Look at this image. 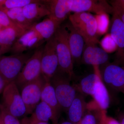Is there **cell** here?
I'll list each match as a JSON object with an SVG mask.
<instances>
[{
  "mask_svg": "<svg viewBox=\"0 0 124 124\" xmlns=\"http://www.w3.org/2000/svg\"><path fill=\"white\" fill-rule=\"evenodd\" d=\"M103 79L111 88L124 94V68L115 64H110L105 68Z\"/></svg>",
  "mask_w": 124,
  "mask_h": 124,
  "instance_id": "12",
  "label": "cell"
},
{
  "mask_svg": "<svg viewBox=\"0 0 124 124\" xmlns=\"http://www.w3.org/2000/svg\"><path fill=\"white\" fill-rule=\"evenodd\" d=\"M101 121L103 124H121L120 122L112 117L107 116L106 112L101 113Z\"/></svg>",
  "mask_w": 124,
  "mask_h": 124,
  "instance_id": "31",
  "label": "cell"
},
{
  "mask_svg": "<svg viewBox=\"0 0 124 124\" xmlns=\"http://www.w3.org/2000/svg\"><path fill=\"white\" fill-rule=\"evenodd\" d=\"M72 77L58 68L50 81L62 111L66 112L77 94L75 87L70 84Z\"/></svg>",
  "mask_w": 124,
  "mask_h": 124,
  "instance_id": "1",
  "label": "cell"
},
{
  "mask_svg": "<svg viewBox=\"0 0 124 124\" xmlns=\"http://www.w3.org/2000/svg\"><path fill=\"white\" fill-rule=\"evenodd\" d=\"M86 107L83 96L77 94L67 112L69 121L73 124H79L83 117Z\"/></svg>",
  "mask_w": 124,
  "mask_h": 124,
  "instance_id": "19",
  "label": "cell"
},
{
  "mask_svg": "<svg viewBox=\"0 0 124 124\" xmlns=\"http://www.w3.org/2000/svg\"><path fill=\"white\" fill-rule=\"evenodd\" d=\"M69 18V22L82 36L85 42H99L95 16L88 12H81L72 14Z\"/></svg>",
  "mask_w": 124,
  "mask_h": 124,
  "instance_id": "3",
  "label": "cell"
},
{
  "mask_svg": "<svg viewBox=\"0 0 124 124\" xmlns=\"http://www.w3.org/2000/svg\"><path fill=\"white\" fill-rule=\"evenodd\" d=\"M61 124H73V123H72L70 121H65V122H63Z\"/></svg>",
  "mask_w": 124,
  "mask_h": 124,
  "instance_id": "34",
  "label": "cell"
},
{
  "mask_svg": "<svg viewBox=\"0 0 124 124\" xmlns=\"http://www.w3.org/2000/svg\"><path fill=\"white\" fill-rule=\"evenodd\" d=\"M1 117L4 124H21L18 118L12 115L1 106Z\"/></svg>",
  "mask_w": 124,
  "mask_h": 124,
  "instance_id": "28",
  "label": "cell"
},
{
  "mask_svg": "<svg viewBox=\"0 0 124 124\" xmlns=\"http://www.w3.org/2000/svg\"><path fill=\"white\" fill-rule=\"evenodd\" d=\"M3 28H4L2 27V26H1L0 25V30Z\"/></svg>",
  "mask_w": 124,
  "mask_h": 124,
  "instance_id": "38",
  "label": "cell"
},
{
  "mask_svg": "<svg viewBox=\"0 0 124 124\" xmlns=\"http://www.w3.org/2000/svg\"><path fill=\"white\" fill-rule=\"evenodd\" d=\"M0 124H4L3 121H2V118H1V114L0 116Z\"/></svg>",
  "mask_w": 124,
  "mask_h": 124,
  "instance_id": "36",
  "label": "cell"
},
{
  "mask_svg": "<svg viewBox=\"0 0 124 124\" xmlns=\"http://www.w3.org/2000/svg\"><path fill=\"white\" fill-rule=\"evenodd\" d=\"M102 48L107 53H111L117 50L116 44L110 34H108L103 38L101 42Z\"/></svg>",
  "mask_w": 124,
  "mask_h": 124,
  "instance_id": "26",
  "label": "cell"
},
{
  "mask_svg": "<svg viewBox=\"0 0 124 124\" xmlns=\"http://www.w3.org/2000/svg\"><path fill=\"white\" fill-rule=\"evenodd\" d=\"M58 59V69L72 77L73 62L68 42V32L66 25L61 24L54 34Z\"/></svg>",
  "mask_w": 124,
  "mask_h": 124,
  "instance_id": "2",
  "label": "cell"
},
{
  "mask_svg": "<svg viewBox=\"0 0 124 124\" xmlns=\"http://www.w3.org/2000/svg\"><path fill=\"white\" fill-rule=\"evenodd\" d=\"M1 55H1V54L0 50V56H1Z\"/></svg>",
  "mask_w": 124,
  "mask_h": 124,
  "instance_id": "39",
  "label": "cell"
},
{
  "mask_svg": "<svg viewBox=\"0 0 124 124\" xmlns=\"http://www.w3.org/2000/svg\"><path fill=\"white\" fill-rule=\"evenodd\" d=\"M37 0H0V10H6L16 8H23Z\"/></svg>",
  "mask_w": 124,
  "mask_h": 124,
  "instance_id": "24",
  "label": "cell"
},
{
  "mask_svg": "<svg viewBox=\"0 0 124 124\" xmlns=\"http://www.w3.org/2000/svg\"><path fill=\"white\" fill-rule=\"evenodd\" d=\"M112 15L110 34L117 46V57L124 61V24L115 12Z\"/></svg>",
  "mask_w": 124,
  "mask_h": 124,
  "instance_id": "14",
  "label": "cell"
},
{
  "mask_svg": "<svg viewBox=\"0 0 124 124\" xmlns=\"http://www.w3.org/2000/svg\"><path fill=\"white\" fill-rule=\"evenodd\" d=\"M46 81L42 75L23 86L20 94L26 109L27 116L31 115L41 101L42 90Z\"/></svg>",
  "mask_w": 124,
  "mask_h": 124,
  "instance_id": "7",
  "label": "cell"
},
{
  "mask_svg": "<svg viewBox=\"0 0 124 124\" xmlns=\"http://www.w3.org/2000/svg\"><path fill=\"white\" fill-rule=\"evenodd\" d=\"M2 11L6 13L14 23L25 32L30 30L33 24L29 22L24 17L23 8H16Z\"/></svg>",
  "mask_w": 124,
  "mask_h": 124,
  "instance_id": "23",
  "label": "cell"
},
{
  "mask_svg": "<svg viewBox=\"0 0 124 124\" xmlns=\"http://www.w3.org/2000/svg\"><path fill=\"white\" fill-rule=\"evenodd\" d=\"M41 101L50 107L55 115L59 119L62 111L55 91L50 82H46L42 90Z\"/></svg>",
  "mask_w": 124,
  "mask_h": 124,
  "instance_id": "20",
  "label": "cell"
},
{
  "mask_svg": "<svg viewBox=\"0 0 124 124\" xmlns=\"http://www.w3.org/2000/svg\"><path fill=\"white\" fill-rule=\"evenodd\" d=\"M58 67V59L54 35L46 41L41 57V75L46 82H50Z\"/></svg>",
  "mask_w": 124,
  "mask_h": 124,
  "instance_id": "8",
  "label": "cell"
},
{
  "mask_svg": "<svg viewBox=\"0 0 124 124\" xmlns=\"http://www.w3.org/2000/svg\"><path fill=\"white\" fill-rule=\"evenodd\" d=\"M1 114V103H0V116Z\"/></svg>",
  "mask_w": 124,
  "mask_h": 124,
  "instance_id": "37",
  "label": "cell"
},
{
  "mask_svg": "<svg viewBox=\"0 0 124 124\" xmlns=\"http://www.w3.org/2000/svg\"><path fill=\"white\" fill-rule=\"evenodd\" d=\"M0 25L3 28L11 27L24 31L14 23L6 13L1 10H0Z\"/></svg>",
  "mask_w": 124,
  "mask_h": 124,
  "instance_id": "29",
  "label": "cell"
},
{
  "mask_svg": "<svg viewBox=\"0 0 124 124\" xmlns=\"http://www.w3.org/2000/svg\"><path fill=\"white\" fill-rule=\"evenodd\" d=\"M25 32L11 27L1 29L0 31V50L1 55L10 51L16 40Z\"/></svg>",
  "mask_w": 124,
  "mask_h": 124,
  "instance_id": "16",
  "label": "cell"
},
{
  "mask_svg": "<svg viewBox=\"0 0 124 124\" xmlns=\"http://www.w3.org/2000/svg\"><path fill=\"white\" fill-rule=\"evenodd\" d=\"M78 124H98L96 117L93 115L88 114L83 116Z\"/></svg>",
  "mask_w": 124,
  "mask_h": 124,
  "instance_id": "30",
  "label": "cell"
},
{
  "mask_svg": "<svg viewBox=\"0 0 124 124\" xmlns=\"http://www.w3.org/2000/svg\"><path fill=\"white\" fill-rule=\"evenodd\" d=\"M121 124H124V116H122L120 118V122Z\"/></svg>",
  "mask_w": 124,
  "mask_h": 124,
  "instance_id": "33",
  "label": "cell"
},
{
  "mask_svg": "<svg viewBox=\"0 0 124 124\" xmlns=\"http://www.w3.org/2000/svg\"><path fill=\"white\" fill-rule=\"evenodd\" d=\"M113 11L117 14L124 24V0L111 1Z\"/></svg>",
  "mask_w": 124,
  "mask_h": 124,
  "instance_id": "27",
  "label": "cell"
},
{
  "mask_svg": "<svg viewBox=\"0 0 124 124\" xmlns=\"http://www.w3.org/2000/svg\"><path fill=\"white\" fill-rule=\"evenodd\" d=\"M23 11L27 20L32 24L50 15L48 7L44 0H37L27 5L23 8Z\"/></svg>",
  "mask_w": 124,
  "mask_h": 124,
  "instance_id": "15",
  "label": "cell"
},
{
  "mask_svg": "<svg viewBox=\"0 0 124 124\" xmlns=\"http://www.w3.org/2000/svg\"><path fill=\"white\" fill-rule=\"evenodd\" d=\"M62 23L51 18L45 19L40 22L36 23L31 29L46 41L54 35L57 29Z\"/></svg>",
  "mask_w": 124,
  "mask_h": 124,
  "instance_id": "17",
  "label": "cell"
},
{
  "mask_svg": "<svg viewBox=\"0 0 124 124\" xmlns=\"http://www.w3.org/2000/svg\"><path fill=\"white\" fill-rule=\"evenodd\" d=\"M29 116H24L21 124H35L40 122L51 121L53 124H57L59 119L55 115L51 108L44 102L41 101L37 105Z\"/></svg>",
  "mask_w": 124,
  "mask_h": 124,
  "instance_id": "10",
  "label": "cell"
},
{
  "mask_svg": "<svg viewBox=\"0 0 124 124\" xmlns=\"http://www.w3.org/2000/svg\"><path fill=\"white\" fill-rule=\"evenodd\" d=\"M45 41L35 32L30 29L16 40L10 51L13 54L23 53L27 50L37 48Z\"/></svg>",
  "mask_w": 124,
  "mask_h": 124,
  "instance_id": "9",
  "label": "cell"
},
{
  "mask_svg": "<svg viewBox=\"0 0 124 124\" xmlns=\"http://www.w3.org/2000/svg\"><path fill=\"white\" fill-rule=\"evenodd\" d=\"M49 10V17L62 23L70 14L67 7L66 0H44Z\"/></svg>",
  "mask_w": 124,
  "mask_h": 124,
  "instance_id": "18",
  "label": "cell"
},
{
  "mask_svg": "<svg viewBox=\"0 0 124 124\" xmlns=\"http://www.w3.org/2000/svg\"><path fill=\"white\" fill-rule=\"evenodd\" d=\"M2 94L1 104L9 113L18 118L27 116L26 107L14 81L6 86Z\"/></svg>",
  "mask_w": 124,
  "mask_h": 124,
  "instance_id": "5",
  "label": "cell"
},
{
  "mask_svg": "<svg viewBox=\"0 0 124 124\" xmlns=\"http://www.w3.org/2000/svg\"><path fill=\"white\" fill-rule=\"evenodd\" d=\"M98 66H94L95 72L83 78L78 85V89L82 93L92 95L98 83L102 79L98 69Z\"/></svg>",
  "mask_w": 124,
  "mask_h": 124,
  "instance_id": "22",
  "label": "cell"
},
{
  "mask_svg": "<svg viewBox=\"0 0 124 124\" xmlns=\"http://www.w3.org/2000/svg\"><path fill=\"white\" fill-rule=\"evenodd\" d=\"M44 46L36 49L23 67L15 82L19 89L41 75V60Z\"/></svg>",
  "mask_w": 124,
  "mask_h": 124,
  "instance_id": "6",
  "label": "cell"
},
{
  "mask_svg": "<svg viewBox=\"0 0 124 124\" xmlns=\"http://www.w3.org/2000/svg\"><path fill=\"white\" fill-rule=\"evenodd\" d=\"M65 25L68 31V42L73 62H78L81 59L85 44L84 40L69 21Z\"/></svg>",
  "mask_w": 124,
  "mask_h": 124,
  "instance_id": "13",
  "label": "cell"
},
{
  "mask_svg": "<svg viewBox=\"0 0 124 124\" xmlns=\"http://www.w3.org/2000/svg\"><path fill=\"white\" fill-rule=\"evenodd\" d=\"M32 54L31 52L0 56V75L8 84L15 81Z\"/></svg>",
  "mask_w": 124,
  "mask_h": 124,
  "instance_id": "4",
  "label": "cell"
},
{
  "mask_svg": "<svg viewBox=\"0 0 124 124\" xmlns=\"http://www.w3.org/2000/svg\"><path fill=\"white\" fill-rule=\"evenodd\" d=\"M95 17L97 21L98 35H103L108 29L109 18L108 14L96 15Z\"/></svg>",
  "mask_w": 124,
  "mask_h": 124,
  "instance_id": "25",
  "label": "cell"
},
{
  "mask_svg": "<svg viewBox=\"0 0 124 124\" xmlns=\"http://www.w3.org/2000/svg\"><path fill=\"white\" fill-rule=\"evenodd\" d=\"M97 44L93 42H85L81 59L85 64L98 66L108 61V54Z\"/></svg>",
  "mask_w": 124,
  "mask_h": 124,
  "instance_id": "11",
  "label": "cell"
},
{
  "mask_svg": "<svg viewBox=\"0 0 124 124\" xmlns=\"http://www.w3.org/2000/svg\"><path fill=\"white\" fill-rule=\"evenodd\" d=\"M35 124H50L48 122H40Z\"/></svg>",
  "mask_w": 124,
  "mask_h": 124,
  "instance_id": "35",
  "label": "cell"
},
{
  "mask_svg": "<svg viewBox=\"0 0 124 124\" xmlns=\"http://www.w3.org/2000/svg\"><path fill=\"white\" fill-rule=\"evenodd\" d=\"M8 84L0 75V94H2L6 86Z\"/></svg>",
  "mask_w": 124,
  "mask_h": 124,
  "instance_id": "32",
  "label": "cell"
},
{
  "mask_svg": "<svg viewBox=\"0 0 124 124\" xmlns=\"http://www.w3.org/2000/svg\"><path fill=\"white\" fill-rule=\"evenodd\" d=\"M92 96L102 112H106L110 104V98L108 91L102 79L96 85Z\"/></svg>",
  "mask_w": 124,
  "mask_h": 124,
  "instance_id": "21",
  "label": "cell"
}]
</instances>
